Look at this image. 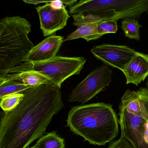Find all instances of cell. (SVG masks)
Masks as SVG:
<instances>
[{"mask_svg": "<svg viewBox=\"0 0 148 148\" xmlns=\"http://www.w3.org/2000/svg\"><path fill=\"white\" fill-rule=\"evenodd\" d=\"M36 148H64V139L56 132L47 133L41 136L34 145Z\"/></svg>", "mask_w": 148, "mask_h": 148, "instance_id": "cell-15", "label": "cell"}, {"mask_svg": "<svg viewBox=\"0 0 148 148\" xmlns=\"http://www.w3.org/2000/svg\"><path fill=\"white\" fill-rule=\"evenodd\" d=\"M121 136L127 139L134 148H148V116L144 108L142 115L131 113L119 106Z\"/></svg>", "mask_w": 148, "mask_h": 148, "instance_id": "cell-7", "label": "cell"}, {"mask_svg": "<svg viewBox=\"0 0 148 148\" xmlns=\"http://www.w3.org/2000/svg\"><path fill=\"white\" fill-rule=\"evenodd\" d=\"M69 13L99 21L138 19L148 13V0H81L69 7Z\"/></svg>", "mask_w": 148, "mask_h": 148, "instance_id": "cell-4", "label": "cell"}, {"mask_svg": "<svg viewBox=\"0 0 148 148\" xmlns=\"http://www.w3.org/2000/svg\"><path fill=\"white\" fill-rule=\"evenodd\" d=\"M145 86H146V88L148 89V79L147 80V82H146V84H145Z\"/></svg>", "mask_w": 148, "mask_h": 148, "instance_id": "cell-22", "label": "cell"}, {"mask_svg": "<svg viewBox=\"0 0 148 148\" xmlns=\"http://www.w3.org/2000/svg\"><path fill=\"white\" fill-rule=\"evenodd\" d=\"M24 96L22 92H20L10 94L1 99L0 105L4 112L12 110L20 103Z\"/></svg>", "mask_w": 148, "mask_h": 148, "instance_id": "cell-18", "label": "cell"}, {"mask_svg": "<svg viewBox=\"0 0 148 148\" xmlns=\"http://www.w3.org/2000/svg\"><path fill=\"white\" fill-rule=\"evenodd\" d=\"M137 92L148 116V89L146 87H140Z\"/></svg>", "mask_w": 148, "mask_h": 148, "instance_id": "cell-21", "label": "cell"}, {"mask_svg": "<svg viewBox=\"0 0 148 148\" xmlns=\"http://www.w3.org/2000/svg\"><path fill=\"white\" fill-rule=\"evenodd\" d=\"M136 51L125 45L103 44L94 46L91 52L105 64L123 71L135 56Z\"/></svg>", "mask_w": 148, "mask_h": 148, "instance_id": "cell-8", "label": "cell"}, {"mask_svg": "<svg viewBox=\"0 0 148 148\" xmlns=\"http://www.w3.org/2000/svg\"><path fill=\"white\" fill-rule=\"evenodd\" d=\"M50 2L49 1L44 5L36 8L44 37L51 36L57 31L63 29L70 18L65 5L60 9H56L52 6Z\"/></svg>", "mask_w": 148, "mask_h": 148, "instance_id": "cell-9", "label": "cell"}, {"mask_svg": "<svg viewBox=\"0 0 148 148\" xmlns=\"http://www.w3.org/2000/svg\"><path fill=\"white\" fill-rule=\"evenodd\" d=\"M21 92L24 96L20 103L1 117L0 148H29L64 107L60 88L54 84L32 86Z\"/></svg>", "mask_w": 148, "mask_h": 148, "instance_id": "cell-1", "label": "cell"}, {"mask_svg": "<svg viewBox=\"0 0 148 148\" xmlns=\"http://www.w3.org/2000/svg\"><path fill=\"white\" fill-rule=\"evenodd\" d=\"M86 61V59L83 57L56 56L44 62H25L11 70L8 74L26 71L37 72L61 88V85L67 78L80 74Z\"/></svg>", "mask_w": 148, "mask_h": 148, "instance_id": "cell-5", "label": "cell"}, {"mask_svg": "<svg viewBox=\"0 0 148 148\" xmlns=\"http://www.w3.org/2000/svg\"><path fill=\"white\" fill-rule=\"evenodd\" d=\"M142 27L136 19H126L121 21V27L125 36L130 39L140 40L139 30Z\"/></svg>", "mask_w": 148, "mask_h": 148, "instance_id": "cell-17", "label": "cell"}, {"mask_svg": "<svg viewBox=\"0 0 148 148\" xmlns=\"http://www.w3.org/2000/svg\"><path fill=\"white\" fill-rule=\"evenodd\" d=\"M64 42V38L61 36L52 35L35 46L29 53L25 62H44L51 59L56 56L61 45Z\"/></svg>", "mask_w": 148, "mask_h": 148, "instance_id": "cell-10", "label": "cell"}, {"mask_svg": "<svg viewBox=\"0 0 148 148\" xmlns=\"http://www.w3.org/2000/svg\"><path fill=\"white\" fill-rule=\"evenodd\" d=\"M119 105L135 115H142L143 112V106L137 91L127 89L121 98Z\"/></svg>", "mask_w": 148, "mask_h": 148, "instance_id": "cell-14", "label": "cell"}, {"mask_svg": "<svg viewBox=\"0 0 148 148\" xmlns=\"http://www.w3.org/2000/svg\"><path fill=\"white\" fill-rule=\"evenodd\" d=\"M107 148H134L131 144L124 138L121 136L117 140L112 141Z\"/></svg>", "mask_w": 148, "mask_h": 148, "instance_id": "cell-20", "label": "cell"}, {"mask_svg": "<svg viewBox=\"0 0 148 148\" xmlns=\"http://www.w3.org/2000/svg\"><path fill=\"white\" fill-rule=\"evenodd\" d=\"M32 87L17 80H9L0 82V99L5 96L21 92Z\"/></svg>", "mask_w": 148, "mask_h": 148, "instance_id": "cell-16", "label": "cell"}, {"mask_svg": "<svg viewBox=\"0 0 148 148\" xmlns=\"http://www.w3.org/2000/svg\"><path fill=\"white\" fill-rule=\"evenodd\" d=\"M113 72L107 65L98 66L73 90L68 97L69 102H88L99 92L105 90L111 82Z\"/></svg>", "mask_w": 148, "mask_h": 148, "instance_id": "cell-6", "label": "cell"}, {"mask_svg": "<svg viewBox=\"0 0 148 148\" xmlns=\"http://www.w3.org/2000/svg\"><path fill=\"white\" fill-rule=\"evenodd\" d=\"M98 32L102 37L109 33H116L117 32V21L112 20L102 21L98 23Z\"/></svg>", "mask_w": 148, "mask_h": 148, "instance_id": "cell-19", "label": "cell"}, {"mask_svg": "<svg viewBox=\"0 0 148 148\" xmlns=\"http://www.w3.org/2000/svg\"><path fill=\"white\" fill-rule=\"evenodd\" d=\"M9 80H17L24 84L32 86H38L43 84H53L49 79L35 71L8 74L5 77L0 79V82Z\"/></svg>", "mask_w": 148, "mask_h": 148, "instance_id": "cell-12", "label": "cell"}, {"mask_svg": "<svg viewBox=\"0 0 148 148\" xmlns=\"http://www.w3.org/2000/svg\"><path fill=\"white\" fill-rule=\"evenodd\" d=\"M98 23L90 22L79 25L77 27V28L74 32L64 39V42L79 38L84 39L87 42L99 39L102 36L99 34L98 32Z\"/></svg>", "mask_w": 148, "mask_h": 148, "instance_id": "cell-13", "label": "cell"}, {"mask_svg": "<svg viewBox=\"0 0 148 148\" xmlns=\"http://www.w3.org/2000/svg\"><path fill=\"white\" fill-rule=\"evenodd\" d=\"M126 84L138 86L148 77V54L136 52L135 56L123 71Z\"/></svg>", "mask_w": 148, "mask_h": 148, "instance_id": "cell-11", "label": "cell"}, {"mask_svg": "<svg viewBox=\"0 0 148 148\" xmlns=\"http://www.w3.org/2000/svg\"><path fill=\"white\" fill-rule=\"evenodd\" d=\"M32 25L20 16L4 17L0 21V79L25 62L35 46L28 35Z\"/></svg>", "mask_w": 148, "mask_h": 148, "instance_id": "cell-3", "label": "cell"}, {"mask_svg": "<svg viewBox=\"0 0 148 148\" xmlns=\"http://www.w3.org/2000/svg\"><path fill=\"white\" fill-rule=\"evenodd\" d=\"M66 126L91 144L106 145L119 134V120L110 104L96 103L73 107Z\"/></svg>", "mask_w": 148, "mask_h": 148, "instance_id": "cell-2", "label": "cell"}, {"mask_svg": "<svg viewBox=\"0 0 148 148\" xmlns=\"http://www.w3.org/2000/svg\"><path fill=\"white\" fill-rule=\"evenodd\" d=\"M35 148V147H34V146H32V147H31V148H29H29Z\"/></svg>", "mask_w": 148, "mask_h": 148, "instance_id": "cell-23", "label": "cell"}]
</instances>
